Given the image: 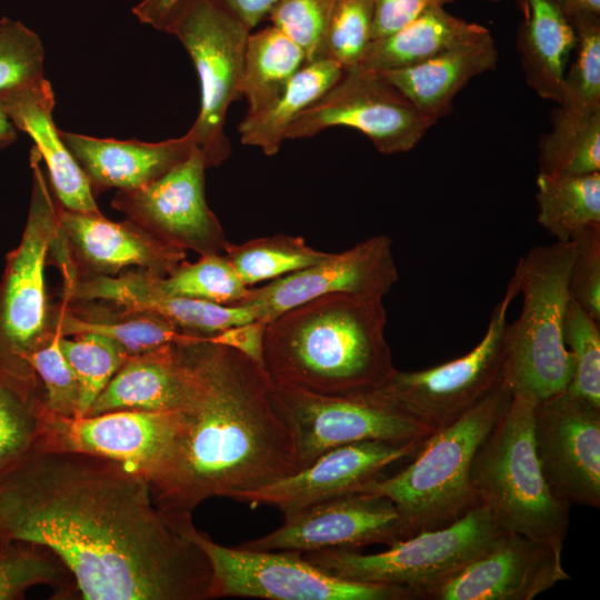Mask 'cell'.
<instances>
[{"mask_svg": "<svg viewBox=\"0 0 600 600\" xmlns=\"http://www.w3.org/2000/svg\"><path fill=\"white\" fill-rule=\"evenodd\" d=\"M0 540L52 550L80 599H210L204 552L159 511L143 476L103 457L42 449L3 476Z\"/></svg>", "mask_w": 600, "mask_h": 600, "instance_id": "obj_1", "label": "cell"}, {"mask_svg": "<svg viewBox=\"0 0 600 600\" xmlns=\"http://www.w3.org/2000/svg\"><path fill=\"white\" fill-rule=\"evenodd\" d=\"M189 391L170 458L149 483L168 519L190 518L212 497L267 486L296 471L291 432L268 372L203 337L180 340Z\"/></svg>", "mask_w": 600, "mask_h": 600, "instance_id": "obj_2", "label": "cell"}, {"mask_svg": "<svg viewBox=\"0 0 600 600\" xmlns=\"http://www.w3.org/2000/svg\"><path fill=\"white\" fill-rule=\"evenodd\" d=\"M380 297L331 293L267 323L264 370L277 384L346 394L386 384L397 370Z\"/></svg>", "mask_w": 600, "mask_h": 600, "instance_id": "obj_3", "label": "cell"}, {"mask_svg": "<svg viewBox=\"0 0 600 600\" xmlns=\"http://www.w3.org/2000/svg\"><path fill=\"white\" fill-rule=\"evenodd\" d=\"M511 397L502 381L461 417L426 438L406 468L378 477L358 492L391 500L408 537L451 524L478 506L470 483L471 463Z\"/></svg>", "mask_w": 600, "mask_h": 600, "instance_id": "obj_4", "label": "cell"}, {"mask_svg": "<svg viewBox=\"0 0 600 600\" xmlns=\"http://www.w3.org/2000/svg\"><path fill=\"white\" fill-rule=\"evenodd\" d=\"M536 401L512 393L510 403L477 449L470 483L477 504L498 529L519 533L562 551L570 504L550 491L533 438Z\"/></svg>", "mask_w": 600, "mask_h": 600, "instance_id": "obj_5", "label": "cell"}, {"mask_svg": "<svg viewBox=\"0 0 600 600\" xmlns=\"http://www.w3.org/2000/svg\"><path fill=\"white\" fill-rule=\"evenodd\" d=\"M573 256L570 241L531 248L511 278L522 307L519 318L507 327L503 381L512 393L536 402L566 390L572 377L563 324L571 300Z\"/></svg>", "mask_w": 600, "mask_h": 600, "instance_id": "obj_6", "label": "cell"}, {"mask_svg": "<svg viewBox=\"0 0 600 600\" xmlns=\"http://www.w3.org/2000/svg\"><path fill=\"white\" fill-rule=\"evenodd\" d=\"M42 159L30 151L32 191L19 244L6 257L0 280V369L21 379L37 377L31 358L56 332L51 326L44 269L59 233L58 207Z\"/></svg>", "mask_w": 600, "mask_h": 600, "instance_id": "obj_7", "label": "cell"}, {"mask_svg": "<svg viewBox=\"0 0 600 600\" xmlns=\"http://www.w3.org/2000/svg\"><path fill=\"white\" fill-rule=\"evenodd\" d=\"M194 542L211 567L210 599L269 600H413L401 586L351 581L334 577L292 551H262L217 543L190 518L168 520Z\"/></svg>", "mask_w": 600, "mask_h": 600, "instance_id": "obj_8", "label": "cell"}, {"mask_svg": "<svg viewBox=\"0 0 600 600\" xmlns=\"http://www.w3.org/2000/svg\"><path fill=\"white\" fill-rule=\"evenodd\" d=\"M502 532L478 504L449 526L418 532L378 553L334 548L302 556L334 577L401 586L419 599L426 589L477 558Z\"/></svg>", "mask_w": 600, "mask_h": 600, "instance_id": "obj_9", "label": "cell"}, {"mask_svg": "<svg viewBox=\"0 0 600 600\" xmlns=\"http://www.w3.org/2000/svg\"><path fill=\"white\" fill-rule=\"evenodd\" d=\"M272 394L291 432L298 471L340 446L361 441L421 443L434 431L379 388L321 394L273 382Z\"/></svg>", "mask_w": 600, "mask_h": 600, "instance_id": "obj_10", "label": "cell"}, {"mask_svg": "<svg viewBox=\"0 0 600 600\" xmlns=\"http://www.w3.org/2000/svg\"><path fill=\"white\" fill-rule=\"evenodd\" d=\"M191 57L200 82V111L188 131L207 168L231 152L224 133L227 111L240 98L250 30L211 0H184L167 31Z\"/></svg>", "mask_w": 600, "mask_h": 600, "instance_id": "obj_11", "label": "cell"}, {"mask_svg": "<svg viewBox=\"0 0 600 600\" xmlns=\"http://www.w3.org/2000/svg\"><path fill=\"white\" fill-rule=\"evenodd\" d=\"M518 296L510 279L481 341L471 351L432 368L396 370L379 389L433 430L461 417L503 381L507 314Z\"/></svg>", "mask_w": 600, "mask_h": 600, "instance_id": "obj_12", "label": "cell"}, {"mask_svg": "<svg viewBox=\"0 0 600 600\" xmlns=\"http://www.w3.org/2000/svg\"><path fill=\"white\" fill-rule=\"evenodd\" d=\"M437 120L422 114L379 72L356 66L290 124L286 139H304L334 127L364 133L381 153L408 152Z\"/></svg>", "mask_w": 600, "mask_h": 600, "instance_id": "obj_13", "label": "cell"}, {"mask_svg": "<svg viewBox=\"0 0 600 600\" xmlns=\"http://www.w3.org/2000/svg\"><path fill=\"white\" fill-rule=\"evenodd\" d=\"M533 438L556 498L600 508V408L567 389L536 403Z\"/></svg>", "mask_w": 600, "mask_h": 600, "instance_id": "obj_14", "label": "cell"}, {"mask_svg": "<svg viewBox=\"0 0 600 600\" xmlns=\"http://www.w3.org/2000/svg\"><path fill=\"white\" fill-rule=\"evenodd\" d=\"M198 148L153 182L117 191L111 206L162 241L200 256L222 254L227 243L222 227L207 204L204 170Z\"/></svg>", "mask_w": 600, "mask_h": 600, "instance_id": "obj_15", "label": "cell"}, {"mask_svg": "<svg viewBox=\"0 0 600 600\" xmlns=\"http://www.w3.org/2000/svg\"><path fill=\"white\" fill-rule=\"evenodd\" d=\"M409 538L399 511L386 497L352 492L283 517L274 531L240 548L307 553L323 549L360 550Z\"/></svg>", "mask_w": 600, "mask_h": 600, "instance_id": "obj_16", "label": "cell"}, {"mask_svg": "<svg viewBox=\"0 0 600 600\" xmlns=\"http://www.w3.org/2000/svg\"><path fill=\"white\" fill-rule=\"evenodd\" d=\"M179 422V410H119L76 418L49 412L43 450L78 451L111 459L150 483L170 458Z\"/></svg>", "mask_w": 600, "mask_h": 600, "instance_id": "obj_17", "label": "cell"}, {"mask_svg": "<svg viewBox=\"0 0 600 600\" xmlns=\"http://www.w3.org/2000/svg\"><path fill=\"white\" fill-rule=\"evenodd\" d=\"M398 280L388 236H373L338 253L259 288L238 304L250 307L266 323L312 299L331 293L383 298Z\"/></svg>", "mask_w": 600, "mask_h": 600, "instance_id": "obj_18", "label": "cell"}, {"mask_svg": "<svg viewBox=\"0 0 600 600\" xmlns=\"http://www.w3.org/2000/svg\"><path fill=\"white\" fill-rule=\"evenodd\" d=\"M570 576L561 551L519 533L502 532L464 567L426 589V600H531Z\"/></svg>", "mask_w": 600, "mask_h": 600, "instance_id": "obj_19", "label": "cell"}, {"mask_svg": "<svg viewBox=\"0 0 600 600\" xmlns=\"http://www.w3.org/2000/svg\"><path fill=\"white\" fill-rule=\"evenodd\" d=\"M421 443L361 441L340 446L302 470L254 490L232 492L227 498L251 507H272L283 517L289 516L321 501L360 491L382 476L390 464L412 458Z\"/></svg>", "mask_w": 600, "mask_h": 600, "instance_id": "obj_20", "label": "cell"}, {"mask_svg": "<svg viewBox=\"0 0 600 600\" xmlns=\"http://www.w3.org/2000/svg\"><path fill=\"white\" fill-rule=\"evenodd\" d=\"M58 223L73 263L72 277H112L131 267L166 277L186 260L187 250L162 241L129 219L114 222L101 212L71 211L59 203Z\"/></svg>", "mask_w": 600, "mask_h": 600, "instance_id": "obj_21", "label": "cell"}, {"mask_svg": "<svg viewBox=\"0 0 600 600\" xmlns=\"http://www.w3.org/2000/svg\"><path fill=\"white\" fill-rule=\"evenodd\" d=\"M152 272L133 269L118 276L77 274L63 284L62 301L104 300L149 311L170 321L184 334L209 337L257 319L244 304H220L167 293Z\"/></svg>", "mask_w": 600, "mask_h": 600, "instance_id": "obj_22", "label": "cell"}, {"mask_svg": "<svg viewBox=\"0 0 600 600\" xmlns=\"http://www.w3.org/2000/svg\"><path fill=\"white\" fill-rule=\"evenodd\" d=\"M0 99L14 127L33 140L60 206L71 211L100 212L88 177L53 122L54 94L50 81L42 76L1 91Z\"/></svg>", "mask_w": 600, "mask_h": 600, "instance_id": "obj_23", "label": "cell"}, {"mask_svg": "<svg viewBox=\"0 0 600 600\" xmlns=\"http://www.w3.org/2000/svg\"><path fill=\"white\" fill-rule=\"evenodd\" d=\"M59 133L94 194L111 188H142L186 160L196 147L188 132L160 142L101 139L60 129Z\"/></svg>", "mask_w": 600, "mask_h": 600, "instance_id": "obj_24", "label": "cell"}, {"mask_svg": "<svg viewBox=\"0 0 600 600\" xmlns=\"http://www.w3.org/2000/svg\"><path fill=\"white\" fill-rule=\"evenodd\" d=\"M189 374L177 342L130 357L83 417L119 410L176 411L187 400Z\"/></svg>", "mask_w": 600, "mask_h": 600, "instance_id": "obj_25", "label": "cell"}, {"mask_svg": "<svg viewBox=\"0 0 600 600\" xmlns=\"http://www.w3.org/2000/svg\"><path fill=\"white\" fill-rule=\"evenodd\" d=\"M498 49L490 31L419 64L379 72L422 114H449L457 93L476 76L494 69Z\"/></svg>", "mask_w": 600, "mask_h": 600, "instance_id": "obj_26", "label": "cell"}, {"mask_svg": "<svg viewBox=\"0 0 600 600\" xmlns=\"http://www.w3.org/2000/svg\"><path fill=\"white\" fill-rule=\"evenodd\" d=\"M521 13L516 44L528 86L559 103L577 36L553 0H513Z\"/></svg>", "mask_w": 600, "mask_h": 600, "instance_id": "obj_27", "label": "cell"}, {"mask_svg": "<svg viewBox=\"0 0 600 600\" xmlns=\"http://www.w3.org/2000/svg\"><path fill=\"white\" fill-rule=\"evenodd\" d=\"M51 326L61 337L86 332L108 337L118 342L130 357L188 336L156 313L104 300L61 301L51 307Z\"/></svg>", "mask_w": 600, "mask_h": 600, "instance_id": "obj_28", "label": "cell"}, {"mask_svg": "<svg viewBox=\"0 0 600 600\" xmlns=\"http://www.w3.org/2000/svg\"><path fill=\"white\" fill-rule=\"evenodd\" d=\"M488 32L443 7H431L398 31L372 40L360 66L376 72L412 67Z\"/></svg>", "mask_w": 600, "mask_h": 600, "instance_id": "obj_29", "label": "cell"}, {"mask_svg": "<svg viewBox=\"0 0 600 600\" xmlns=\"http://www.w3.org/2000/svg\"><path fill=\"white\" fill-rule=\"evenodd\" d=\"M343 69L331 59L306 63L283 91L256 113H247L238 131L243 144L258 147L274 156L296 118L334 86Z\"/></svg>", "mask_w": 600, "mask_h": 600, "instance_id": "obj_30", "label": "cell"}, {"mask_svg": "<svg viewBox=\"0 0 600 600\" xmlns=\"http://www.w3.org/2000/svg\"><path fill=\"white\" fill-rule=\"evenodd\" d=\"M48 416L38 376L21 379L0 369V479L43 449Z\"/></svg>", "mask_w": 600, "mask_h": 600, "instance_id": "obj_31", "label": "cell"}, {"mask_svg": "<svg viewBox=\"0 0 600 600\" xmlns=\"http://www.w3.org/2000/svg\"><path fill=\"white\" fill-rule=\"evenodd\" d=\"M539 141V173L581 176L600 171V108L560 106Z\"/></svg>", "mask_w": 600, "mask_h": 600, "instance_id": "obj_32", "label": "cell"}, {"mask_svg": "<svg viewBox=\"0 0 600 600\" xmlns=\"http://www.w3.org/2000/svg\"><path fill=\"white\" fill-rule=\"evenodd\" d=\"M538 222L556 241L569 242L600 226V171L581 176L537 177Z\"/></svg>", "mask_w": 600, "mask_h": 600, "instance_id": "obj_33", "label": "cell"}, {"mask_svg": "<svg viewBox=\"0 0 600 600\" xmlns=\"http://www.w3.org/2000/svg\"><path fill=\"white\" fill-rule=\"evenodd\" d=\"M307 63L304 52L271 26L247 40L241 94L248 112L256 113L276 99Z\"/></svg>", "mask_w": 600, "mask_h": 600, "instance_id": "obj_34", "label": "cell"}, {"mask_svg": "<svg viewBox=\"0 0 600 600\" xmlns=\"http://www.w3.org/2000/svg\"><path fill=\"white\" fill-rule=\"evenodd\" d=\"M223 254L241 281L250 288L311 266L329 252L313 249L302 237L279 233L239 244L228 242Z\"/></svg>", "mask_w": 600, "mask_h": 600, "instance_id": "obj_35", "label": "cell"}, {"mask_svg": "<svg viewBox=\"0 0 600 600\" xmlns=\"http://www.w3.org/2000/svg\"><path fill=\"white\" fill-rule=\"evenodd\" d=\"M159 286L172 296L201 299L220 304H238L248 293L247 287L222 254L201 256L194 262H181Z\"/></svg>", "mask_w": 600, "mask_h": 600, "instance_id": "obj_36", "label": "cell"}, {"mask_svg": "<svg viewBox=\"0 0 600 600\" xmlns=\"http://www.w3.org/2000/svg\"><path fill=\"white\" fill-rule=\"evenodd\" d=\"M59 347L79 380L83 417L130 356L114 340L92 332L60 337Z\"/></svg>", "mask_w": 600, "mask_h": 600, "instance_id": "obj_37", "label": "cell"}, {"mask_svg": "<svg viewBox=\"0 0 600 600\" xmlns=\"http://www.w3.org/2000/svg\"><path fill=\"white\" fill-rule=\"evenodd\" d=\"M563 340L572 359L567 390L600 408V322L572 300L564 317Z\"/></svg>", "mask_w": 600, "mask_h": 600, "instance_id": "obj_38", "label": "cell"}, {"mask_svg": "<svg viewBox=\"0 0 600 600\" xmlns=\"http://www.w3.org/2000/svg\"><path fill=\"white\" fill-rule=\"evenodd\" d=\"M374 0H331L326 58L348 70L359 66L371 42Z\"/></svg>", "mask_w": 600, "mask_h": 600, "instance_id": "obj_39", "label": "cell"}, {"mask_svg": "<svg viewBox=\"0 0 600 600\" xmlns=\"http://www.w3.org/2000/svg\"><path fill=\"white\" fill-rule=\"evenodd\" d=\"M573 29L574 58L564 73L559 104L572 109L600 108V20L583 21Z\"/></svg>", "mask_w": 600, "mask_h": 600, "instance_id": "obj_40", "label": "cell"}, {"mask_svg": "<svg viewBox=\"0 0 600 600\" xmlns=\"http://www.w3.org/2000/svg\"><path fill=\"white\" fill-rule=\"evenodd\" d=\"M331 0H279L269 11L272 26L306 54L307 63L326 58L324 39Z\"/></svg>", "mask_w": 600, "mask_h": 600, "instance_id": "obj_41", "label": "cell"}, {"mask_svg": "<svg viewBox=\"0 0 600 600\" xmlns=\"http://www.w3.org/2000/svg\"><path fill=\"white\" fill-rule=\"evenodd\" d=\"M60 337L54 332L33 353L31 366L43 387L48 411L54 416L76 418L80 417L81 389L59 347Z\"/></svg>", "mask_w": 600, "mask_h": 600, "instance_id": "obj_42", "label": "cell"}, {"mask_svg": "<svg viewBox=\"0 0 600 600\" xmlns=\"http://www.w3.org/2000/svg\"><path fill=\"white\" fill-rule=\"evenodd\" d=\"M43 60L36 32L20 21L0 19V92L42 77Z\"/></svg>", "mask_w": 600, "mask_h": 600, "instance_id": "obj_43", "label": "cell"}, {"mask_svg": "<svg viewBox=\"0 0 600 600\" xmlns=\"http://www.w3.org/2000/svg\"><path fill=\"white\" fill-rule=\"evenodd\" d=\"M570 242L574 249L570 299L600 322V226L581 231Z\"/></svg>", "mask_w": 600, "mask_h": 600, "instance_id": "obj_44", "label": "cell"}, {"mask_svg": "<svg viewBox=\"0 0 600 600\" xmlns=\"http://www.w3.org/2000/svg\"><path fill=\"white\" fill-rule=\"evenodd\" d=\"M453 1L456 0H374L371 41L398 31L428 8L443 7Z\"/></svg>", "mask_w": 600, "mask_h": 600, "instance_id": "obj_45", "label": "cell"}, {"mask_svg": "<svg viewBox=\"0 0 600 600\" xmlns=\"http://www.w3.org/2000/svg\"><path fill=\"white\" fill-rule=\"evenodd\" d=\"M266 328L267 323L264 321L256 319L227 328L206 337V339L237 350L264 368L263 340Z\"/></svg>", "mask_w": 600, "mask_h": 600, "instance_id": "obj_46", "label": "cell"}, {"mask_svg": "<svg viewBox=\"0 0 600 600\" xmlns=\"http://www.w3.org/2000/svg\"><path fill=\"white\" fill-rule=\"evenodd\" d=\"M184 0H142L132 13L140 22L157 30L167 31Z\"/></svg>", "mask_w": 600, "mask_h": 600, "instance_id": "obj_47", "label": "cell"}, {"mask_svg": "<svg viewBox=\"0 0 600 600\" xmlns=\"http://www.w3.org/2000/svg\"><path fill=\"white\" fill-rule=\"evenodd\" d=\"M242 22L250 31L279 0H211Z\"/></svg>", "mask_w": 600, "mask_h": 600, "instance_id": "obj_48", "label": "cell"}, {"mask_svg": "<svg viewBox=\"0 0 600 600\" xmlns=\"http://www.w3.org/2000/svg\"><path fill=\"white\" fill-rule=\"evenodd\" d=\"M569 22L576 24L600 20V0H553Z\"/></svg>", "mask_w": 600, "mask_h": 600, "instance_id": "obj_49", "label": "cell"}, {"mask_svg": "<svg viewBox=\"0 0 600 600\" xmlns=\"http://www.w3.org/2000/svg\"><path fill=\"white\" fill-rule=\"evenodd\" d=\"M17 139V128L9 118L0 99V149L11 144Z\"/></svg>", "mask_w": 600, "mask_h": 600, "instance_id": "obj_50", "label": "cell"}]
</instances>
